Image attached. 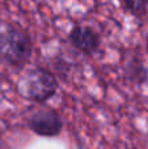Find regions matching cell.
<instances>
[{"label":"cell","instance_id":"obj_1","mask_svg":"<svg viewBox=\"0 0 148 149\" xmlns=\"http://www.w3.org/2000/svg\"><path fill=\"white\" fill-rule=\"evenodd\" d=\"M33 43L29 33L17 25L0 29V60L12 68H22L29 63Z\"/></svg>","mask_w":148,"mask_h":149},{"label":"cell","instance_id":"obj_2","mask_svg":"<svg viewBox=\"0 0 148 149\" xmlns=\"http://www.w3.org/2000/svg\"><path fill=\"white\" fill-rule=\"evenodd\" d=\"M21 86V92L26 100L36 103H45L57 93L58 80L47 68L34 67L25 73Z\"/></svg>","mask_w":148,"mask_h":149},{"label":"cell","instance_id":"obj_3","mask_svg":"<svg viewBox=\"0 0 148 149\" xmlns=\"http://www.w3.org/2000/svg\"><path fill=\"white\" fill-rule=\"evenodd\" d=\"M28 127L38 136H58L63 130V120L57 110L47 106L34 107L26 115Z\"/></svg>","mask_w":148,"mask_h":149},{"label":"cell","instance_id":"obj_4","mask_svg":"<svg viewBox=\"0 0 148 149\" xmlns=\"http://www.w3.org/2000/svg\"><path fill=\"white\" fill-rule=\"evenodd\" d=\"M68 41L76 50L87 55L96 52L101 45V38L98 33L93 28L85 25L73 26L68 34Z\"/></svg>","mask_w":148,"mask_h":149},{"label":"cell","instance_id":"obj_5","mask_svg":"<svg viewBox=\"0 0 148 149\" xmlns=\"http://www.w3.org/2000/svg\"><path fill=\"white\" fill-rule=\"evenodd\" d=\"M125 74L126 79L128 81H131L133 84L142 85L148 80V70L144 67L142 60L138 59V58H134L127 63V65L125 68Z\"/></svg>","mask_w":148,"mask_h":149},{"label":"cell","instance_id":"obj_6","mask_svg":"<svg viewBox=\"0 0 148 149\" xmlns=\"http://www.w3.org/2000/svg\"><path fill=\"white\" fill-rule=\"evenodd\" d=\"M122 4L126 12L135 17H140L147 12L148 0H122Z\"/></svg>","mask_w":148,"mask_h":149}]
</instances>
